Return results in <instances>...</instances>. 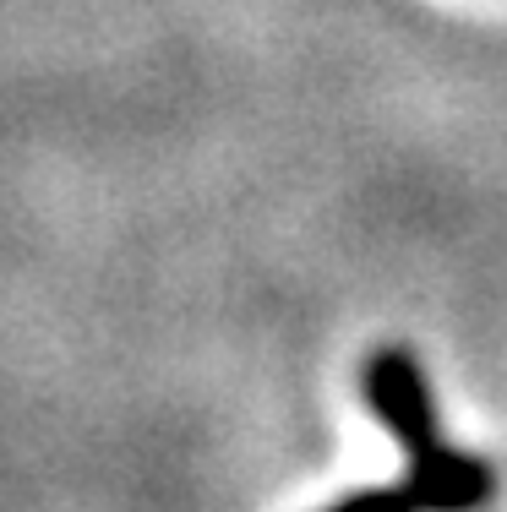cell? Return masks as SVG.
<instances>
[{"instance_id": "6da1fadb", "label": "cell", "mask_w": 507, "mask_h": 512, "mask_svg": "<svg viewBox=\"0 0 507 512\" xmlns=\"http://www.w3.org/2000/svg\"><path fill=\"white\" fill-rule=\"evenodd\" d=\"M360 382H366V404L382 420V431L409 453V496H415V507L464 512L497 491V474H491L486 458H469L442 442L426 365L409 349L398 344L377 349L366 360V371H360Z\"/></svg>"}]
</instances>
